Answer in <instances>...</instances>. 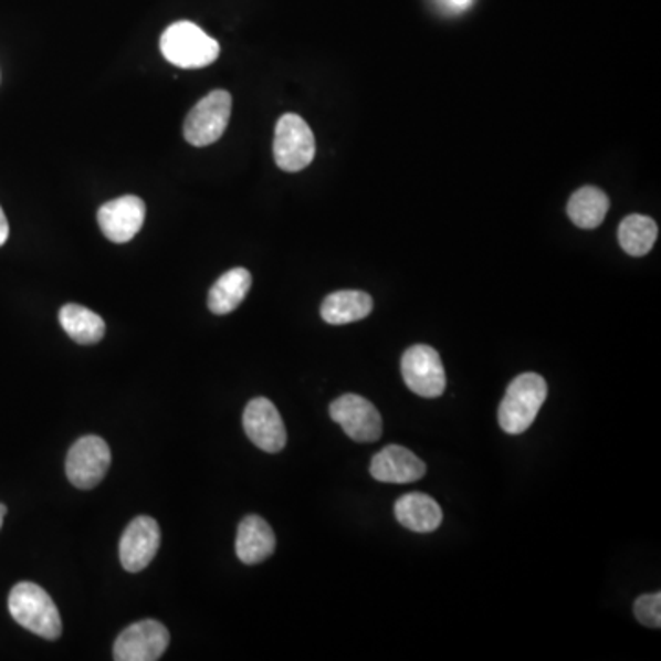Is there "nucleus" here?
<instances>
[{"instance_id":"b1692460","label":"nucleus","mask_w":661,"mask_h":661,"mask_svg":"<svg viewBox=\"0 0 661 661\" xmlns=\"http://www.w3.org/2000/svg\"><path fill=\"white\" fill-rule=\"evenodd\" d=\"M6 505L0 504V529H2V522H4L6 516Z\"/></svg>"},{"instance_id":"1a4fd4ad","label":"nucleus","mask_w":661,"mask_h":661,"mask_svg":"<svg viewBox=\"0 0 661 661\" xmlns=\"http://www.w3.org/2000/svg\"><path fill=\"white\" fill-rule=\"evenodd\" d=\"M169 632L155 619H144L118 636L114 643L116 661H157L168 651Z\"/></svg>"},{"instance_id":"423d86ee","label":"nucleus","mask_w":661,"mask_h":661,"mask_svg":"<svg viewBox=\"0 0 661 661\" xmlns=\"http://www.w3.org/2000/svg\"><path fill=\"white\" fill-rule=\"evenodd\" d=\"M111 466V449L99 436H83L66 455V476L72 485L88 491L104 480Z\"/></svg>"},{"instance_id":"4468645a","label":"nucleus","mask_w":661,"mask_h":661,"mask_svg":"<svg viewBox=\"0 0 661 661\" xmlns=\"http://www.w3.org/2000/svg\"><path fill=\"white\" fill-rule=\"evenodd\" d=\"M274 549H276V537L269 522L258 515L244 516L239 524L238 538H235V553L239 560L254 566L271 557Z\"/></svg>"},{"instance_id":"aec40b11","label":"nucleus","mask_w":661,"mask_h":661,"mask_svg":"<svg viewBox=\"0 0 661 661\" xmlns=\"http://www.w3.org/2000/svg\"><path fill=\"white\" fill-rule=\"evenodd\" d=\"M619 244L632 258L649 254L658 239V224L647 216L632 213L619 224Z\"/></svg>"},{"instance_id":"4be33fe9","label":"nucleus","mask_w":661,"mask_h":661,"mask_svg":"<svg viewBox=\"0 0 661 661\" xmlns=\"http://www.w3.org/2000/svg\"><path fill=\"white\" fill-rule=\"evenodd\" d=\"M8 235H10V224H8V219H6L4 210L0 208V246L6 243Z\"/></svg>"},{"instance_id":"2eb2a0df","label":"nucleus","mask_w":661,"mask_h":661,"mask_svg":"<svg viewBox=\"0 0 661 661\" xmlns=\"http://www.w3.org/2000/svg\"><path fill=\"white\" fill-rule=\"evenodd\" d=\"M396 518L413 533H432L443 522V511L429 494L410 493L397 500Z\"/></svg>"},{"instance_id":"f3484780","label":"nucleus","mask_w":661,"mask_h":661,"mask_svg":"<svg viewBox=\"0 0 661 661\" xmlns=\"http://www.w3.org/2000/svg\"><path fill=\"white\" fill-rule=\"evenodd\" d=\"M374 311V300L363 291H338L324 300L321 315L330 326L364 321Z\"/></svg>"},{"instance_id":"5701e85b","label":"nucleus","mask_w":661,"mask_h":661,"mask_svg":"<svg viewBox=\"0 0 661 661\" xmlns=\"http://www.w3.org/2000/svg\"><path fill=\"white\" fill-rule=\"evenodd\" d=\"M450 2H452L454 6H458V8H465V6H469L471 0H450Z\"/></svg>"},{"instance_id":"ddd939ff","label":"nucleus","mask_w":661,"mask_h":661,"mask_svg":"<svg viewBox=\"0 0 661 661\" xmlns=\"http://www.w3.org/2000/svg\"><path fill=\"white\" fill-rule=\"evenodd\" d=\"M369 472L377 482L413 483L424 476L427 465L412 450L399 444H388L379 454L374 455Z\"/></svg>"},{"instance_id":"7ed1b4c3","label":"nucleus","mask_w":661,"mask_h":661,"mask_svg":"<svg viewBox=\"0 0 661 661\" xmlns=\"http://www.w3.org/2000/svg\"><path fill=\"white\" fill-rule=\"evenodd\" d=\"M164 57L180 69H202L218 60L219 43L193 22H175L162 33Z\"/></svg>"},{"instance_id":"20e7f679","label":"nucleus","mask_w":661,"mask_h":661,"mask_svg":"<svg viewBox=\"0 0 661 661\" xmlns=\"http://www.w3.org/2000/svg\"><path fill=\"white\" fill-rule=\"evenodd\" d=\"M315 135L298 114H283L274 135V158L277 168L296 174L307 168L315 158Z\"/></svg>"},{"instance_id":"0eeeda50","label":"nucleus","mask_w":661,"mask_h":661,"mask_svg":"<svg viewBox=\"0 0 661 661\" xmlns=\"http://www.w3.org/2000/svg\"><path fill=\"white\" fill-rule=\"evenodd\" d=\"M405 385L424 399L443 396L447 388V375L440 353L434 347L418 344L405 352L401 360Z\"/></svg>"},{"instance_id":"a211bd4d","label":"nucleus","mask_w":661,"mask_h":661,"mask_svg":"<svg viewBox=\"0 0 661 661\" xmlns=\"http://www.w3.org/2000/svg\"><path fill=\"white\" fill-rule=\"evenodd\" d=\"M60 324L72 340L83 346L98 344L105 336L104 318L83 305L66 304L61 307Z\"/></svg>"},{"instance_id":"f8f14e48","label":"nucleus","mask_w":661,"mask_h":661,"mask_svg":"<svg viewBox=\"0 0 661 661\" xmlns=\"http://www.w3.org/2000/svg\"><path fill=\"white\" fill-rule=\"evenodd\" d=\"M146 219V204L140 197L124 196L99 208L98 222L105 238L113 243H127L140 232Z\"/></svg>"},{"instance_id":"39448f33","label":"nucleus","mask_w":661,"mask_h":661,"mask_svg":"<svg viewBox=\"0 0 661 661\" xmlns=\"http://www.w3.org/2000/svg\"><path fill=\"white\" fill-rule=\"evenodd\" d=\"M232 114V96L227 91H213L190 111L185 119V138L191 146L207 147L218 141Z\"/></svg>"},{"instance_id":"9d476101","label":"nucleus","mask_w":661,"mask_h":661,"mask_svg":"<svg viewBox=\"0 0 661 661\" xmlns=\"http://www.w3.org/2000/svg\"><path fill=\"white\" fill-rule=\"evenodd\" d=\"M243 429L258 449L276 454L287 444V430L277 408L265 397H258L246 405Z\"/></svg>"},{"instance_id":"6ab92c4d","label":"nucleus","mask_w":661,"mask_h":661,"mask_svg":"<svg viewBox=\"0 0 661 661\" xmlns=\"http://www.w3.org/2000/svg\"><path fill=\"white\" fill-rule=\"evenodd\" d=\"M608 208H610V201L605 191L594 188V186H585L575 191L569 199L568 216L575 227L591 230L605 221Z\"/></svg>"},{"instance_id":"412c9836","label":"nucleus","mask_w":661,"mask_h":661,"mask_svg":"<svg viewBox=\"0 0 661 661\" xmlns=\"http://www.w3.org/2000/svg\"><path fill=\"white\" fill-rule=\"evenodd\" d=\"M634 616L641 625L649 629L661 627V594H647L636 599Z\"/></svg>"},{"instance_id":"dca6fc26","label":"nucleus","mask_w":661,"mask_h":661,"mask_svg":"<svg viewBox=\"0 0 661 661\" xmlns=\"http://www.w3.org/2000/svg\"><path fill=\"white\" fill-rule=\"evenodd\" d=\"M252 287V274L243 266L224 272L208 294V307L213 315H228L238 309Z\"/></svg>"},{"instance_id":"6e6552de","label":"nucleus","mask_w":661,"mask_h":661,"mask_svg":"<svg viewBox=\"0 0 661 661\" xmlns=\"http://www.w3.org/2000/svg\"><path fill=\"white\" fill-rule=\"evenodd\" d=\"M329 416L353 441L374 443L382 436V418L366 397L346 394L329 405Z\"/></svg>"},{"instance_id":"9b49d317","label":"nucleus","mask_w":661,"mask_h":661,"mask_svg":"<svg viewBox=\"0 0 661 661\" xmlns=\"http://www.w3.org/2000/svg\"><path fill=\"white\" fill-rule=\"evenodd\" d=\"M160 548V527L151 516H136L119 538V563L129 574L147 568Z\"/></svg>"},{"instance_id":"f257e3e1","label":"nucleus","mask_w":661,"mask_h":661,"mask_svg":"<svg viewBox=\"0 0 661 661\" xmlns=\"http://www.w3.org/2000/svg\"><path fill=\"white\" fill-rule=\"evenodd\" d=\"M11 618L21 625L22 629L41 636L43 640L54 641L63 632L60 610L52 601V597L39 585L19 583L13 586L8 599Z\"/></svg>"},{"instance_id":"f03ea898","label":"nucleus","mask_w":661,"mask_h":661,"mask_svg":"<svg viewBox=\"0 0 661 661\" xmlns=\"http://www.w3.org/2000/svg\"><path fill=\"white\" fill-rule=\"evenodd\" d=\"M548 397V385L537 374H522L516 377L505 391L500 402L499 423L504 432L524 434L537 419L544 401Z\"/></svg>"}]
</instances>
